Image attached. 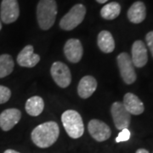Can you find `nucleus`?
<instances>
[{
  "mask_svg": "<svg viewBox=\"0 0 153 153\" xmlns=\"http://www.w3.org/2000/svg\"><path fill=\"white\" fill-rule=\"evenodd\" d=\"M60 128L55 122H46L37 126L32 132L33 142L40 148H48L56 142Z\"/></svg>",
  "mask_w": 153,
  "mask_h": 153,
  "instance_id": "nucleus-1",
  "label": "nucleus"
},
{
  "mask_svg": "<svg viewBox=\"0 0 153 153\" xmlns=\"http://www.w3.org/2000/svg\"><path fill=\"white\" fill-rule=\"evenodd\" d=\"M57 5L55 0H40L37 7L38 25L43 30H49L55 22Z\"/></svg>",
  "mask_w": 153,
  "mask_h": 153,
  "instance_id": "nucleus-2",
  "label": "nucleus"
},
{
  "mask_svg": "<svg viewBox=\"0 0 153 153\" xmlns=\"http://www.w3.org/2000/svg\"><path fill=\"white\" fill-rule=\"evenodd\" d=\"M61 122L66 133L72 139H78L84 132L82 117L74 110H67L61 115Z\"/></svg>",
  "mask_w": 153,
  "mask_h": 153,
  "instance_id": "nucleus-3",
  "label": "nucleus"
},
{
  "mask_svg": "<svg viewBox=\"0 0 153 153\" xmlns=\"http://www.w3.org/2000/svg\"><path fill=\"white\" fill-rule=\"evenodd\" d=\"M86 14L85 7L78 4L71 8L70 11L60 20V27L66 31H71L81 24Z\"/></svg>",
  "mask_w": 153,
  "mask_h": 153,
  "instance_id": "nucleus-4",
  "label": "nucleus"
},
{
  "mask_svg": "<svg viewBox=\"0 0 153 153\" xmlns=\"http://www.w3.org/2000/svg\"><path fill=\"white\" fill-rule=\"evenodd\" d=\"M117 65L123 80L127 84H132L136 80V72L131 57L127 53H121L117 58Z\"/></svg>",
  "mask_w": 153,
  "mask_h": 153,
  "instance_id": "nucleus-5",
  "label": "nucleus"
},
{
  "mask_svg": "<svg viewBox=\"0 0 153 153\" xmlns=\"http://www.w3.org/2000/svg\"><path fill=\"white\" fill-rule=\"evenodd\" d=\"M111 112L115 127L117 129L122 130L124 128H128V126L130 125L131 114L126 110L123 103L118 101L114 102L111 105Z\"/></svg>",
  "mask_w": 153,
  "mask_h": 153,
  "instance_id": "nucleus-6",
  "label": "nucleus"
},
{
  "mask_svg": "<svg viewBox=\"0 0 153 153\" xmlns=\"http://www.w3.org/2000/svg\"><path fill=\"white\" fill-rule=\"evenodd\" d=\"M50 72L54 81L59 87L66 88L70 85L71 81V71L66 64L56 61L51 66Z\"/></svg>",
  "mask_w": 153,
  "mask_h": 153,
  "instance_id": "nucleus-7",
  "label": "nucleus"
},
{
  "mask_svg": "<svg viewBox=\"0 0 153 153\" xmlns=\"http://www.w3.org/2000/svg\"><path fill=\"white\" fill-rule=\"evenodd\" d=\"M20 15V8L17 0H2L0 6V17L5 24L16 21Z\"/></svg>",
  "mask_w": 153,
  "mask_h": 153,
  "instance_id": "nucleus-8",
  "label": "nucleus"
},
{
  "mask_svg": "<svg viewBox=\"0 0 153 153\" xmlns=\"http://www.w3.org/2000/svg\"><path fill=\"white\" fill-rule=\"evenodd\" d=\"M88 129L90 135L99 142L108 140L111 134L109 126L105 123L104 122L97 119H93L88 123Z\"/></svg>",
  "mask_w": 153,
  "mask_h": 153,
  "instance_id": "nucleus-9",
  "label": "nucleus"
},
{
  "mask_svg": "<svg viewBox=\"0 0 153 153\" xmlns=\"http://www.w3.org/2000/svg\"><path fill=\"white\" fill-rule=\"evenodd\" d=\"M22 112L16 108L4 110L0 114V128L4 131H10L21 120Z\"/></svg>",
  "mask_w": 153,
  "mask_h": 153,
  "instance_id": "nucleus-10",
  "label": "nucleus"
},
{
  "mask_svg": "<svg viewBox=\"0 0 153 153\" xmlns=\"http://www.w3.org/2000/svg\"><path fill=\"white\" fill-rule=\"evenodd\" d=\"M64 53L66 59L71 63L79 62L82 57V45L80 40L76 38H71L66 41L64 46Z\"/></svg>",
  "mask_w": 153,
  "mask_h": 153,
  "instance_id": "nucleus-11",
  "label": "nucleus"
},
{
  "mask_svg": "<svg viewBox=\"0 0 153 153\" xmlns=\"http://www.w3.org/2000/svg\"><path fill=\"white\" fill-rule=\"evenodd\" d=\"M132 62L134 67L141 68L146 65L148 60L147 49L141 40L135 41L132 46Z\"/></svg>",
  "mask_w": 153,
  "mask_h": 153,
  "instance_id": "nucleus-12",
  "label": "nucleus"
},
{
  "mask_svg": "<svg viewBox=\"0 0 153 153\" xmlns=\"http://www.w3.org/2000/svg\"><path fill=\"white\" fill-rule=\"evenodd\" d=\"M17 63L23 67H34L39 62L40 56L34 54L32 45H27L17 56Z\"/></svg>",
  "mask_w": 153,
  "mask_h": 153,
  "instance_id": "nucleus-13",
  "label": "nucleus"
},
{
  "mask_svg": "<svg viewBox=\"0 0 153 153\" xmlns=\"http://www.w3.org/2000/svg\"><path fill=\"white\" fill-rule=\"evenodd\" d=\"M97 88V81L92 76H85L80 80L77 86L78 95L82 99L90 97Z\"/></svg>",
  "mask_w": 153,
  "mask_h": 153,
  "instance_id": "nucleus-14",
  "label": "nucleus"
},
{
  "mask_svg": "<svg viewBox=\"0 0 153 153\" xmlns=\"http://www.w3.org/2000/svg\"><path fill=\"white\" fill-rule=\"evenodd\" d=\"M123 105L131 115H140L145 107L142 101L138 96L132 93H127L123 97Z\"/></svg>",
  "mask_w": 153,
  "mask_h": 153,
  "instance_id": "nucleus-15",
  "label": "nucleus"
},
{
  "mask_svg": "<svg viewBox=\"0 0 153 153\" xmlns=\"http://www.w3.org/2000/svg\"><path fill=\"white\" fill-rule=\"evenodd\" d=\"M146 16V6L144 3L138 1L134 3L128 11V20L134 24H139L142 22Z\"/></svg>",
  "mask_w": 153,
  "mask_h": 153,
  "instance_id": "nucleus-16",
  "label": "nucleus"
},
{
  "mask_svg": "<svg viewBox=\"0 0 153 153\" xmlns=\"http://www.w3.org/2000/svg\"><path fill=\"white\" fill-rule=\"evenodd\" d=\"M97 43L100 49L105 54L111 53L115 49L114 38L108 31H102L99 33Z\"/></svg>",
  "mask_w": 153,
  "mask_h": 153,
  "instance_id": "nucleus-17",
  "label": "nucleus"
},
{
  "mask_svg": "<svg viewBox=\"0 0 153 153\" xmlns=\"http://www.w3.org/2000/svg\"><path fill=\"white\" fill-rule=\"evenodd\" d=\"M44 102L43 99L39 96H33L27 100L26 111L28 114L33 117H38L43 112Z\"/></svg>",
  "mask_w": 153,
  "mask_h": 153,
  "instance_id": "nucleus-18",
  "label": "nucleus"
},
{
  "mask_svg": "<svg viewBox=\"0 0 153 153\" xmlns=\"http://www.w3.org/2000/svg\"><path fill=\"white\" fill-rule=\"evenodd\" d=\"M15 63L11 55L4 54L0 55V78L9 76L14 70Z\"/></svg>",
  "mask_w": 153,
  "mask_h": 153,
  "instance_id": "nucleus-19",
  "label": "nucleus"
},
{
  "mask_svg": "<svg viewBox=\"0 0 153 153\" xmlns=\"http://www.w3.org/2000/svg\"><path fill=\"white\" fill-rule=\"evenodd\" d=\"M121 12V6L118 3L111 2L107 4L101 9L100 15L105 20H114L119 16Z\"/></svg>",
  "mask_w": 153,
  "mask_h": 153,
  "instance_id": "nucleus-20",
  "label": "nucleus"
},
{
  "mask_svg": "<svg viewBox=\"0 0 153 153\" xmlns=\"http://www.w3.org/2000/svg\"><path fill=\"white\" fill-rule=\"evenodd\" d=\"M11 97V91L9 88L0 85V104L7 102Z\"/></svg>",
  "mask_w": 153,
  "mask_h": 153,
  "instance_id": "nucleus-21",
  "label": "nucleus"
},
{
  "mask_svg": "<svg viewBox=\"0 0 153 153\" xmlns=\"http://www.w3.org/2000/svg\"><path fill=\"white\" fill-rule=\"evenodd\" d=\"M130 136H131V133L128 128L122 129L120 133L118 134L117 137L116 138V142L120 143L127 141V140H128L130 139Z\"/></svg>",
  "mask_w": 153,
  "mask_h": 153,
  "instance_id": "nucleus-22",
  "label": "nucleus"
},
{
  "mask_svg": "<svg viewBox=\"0 0 153 153\" xmlns=\"http://www.w3.org/2000/svg\"><path fill=\"white\" fill-rule=\"evenodd\" d=\"M146 44L152 55L153 56V31L148 33L146 36Z\"/></svg>",
  "mask_w": 153,
  "mask_h": 153,
  "instance_id": "nucleus-23",
  "label": "nucleus"
},
{
  "mask_svg": "<svg viewBox=\"0 0 153 153\" xmlns=\"http://www.w3.org/2000/svg\"><path fill=\"white\" fill-rule=\"evenodd\" d=\"M135 153H149L147 150H146V149H138L136 151V152Z\"/></svg>",
  "mask_w": 153,
  "mask_h": 153,
  "instance_id": "nucleus-24",
  "label": "nucleus"
},
{
  "mask_svg": "<svg viewBox=\"0 0 153 153\" xmlns=\"http://www.w3.org/2000/svg\"><path fill=\"white\" fill-rule=\"evenodd\" d=\"M4 153H20L16 152V151H15V150H11V149H8V150H6L5 152Z\"/></svg>",
  "mask_w": 153,
  "mask_h": 153,
  "instance_id": "nucleus-25",
  "label": "nucleus"
},
{
  "mask_svg": "<svg viewBox=\"0 0 153 153\" xmlns=\"http://www.w3.org/2000/svg\"><path fill=\"white\" fill-rule=\"evenodd\" d=\"M98 3H100V4H105V2H107L108 0H96Z\"/></svg>",
  "mask_w": 153,
  "mask_h": 153,
  "instance_id": "nucleus-26",
  "label": "nucleus"
},
{
  "mask_svg": "<svg viewBox=\"0 0 153 153\" xmlns=\"http://www.w3.org/2000/svg\"><path fill=\"white\" fill-rule=\"evenodd\" d=\"M1 29H2V24H1V22H0V31H1Z\"/></svg>",
  "mask_w": 153,
  "mask_h": 153,
  "instance_id": "nucleus-27",
  "label": "nucleus"
}]
</instances>
